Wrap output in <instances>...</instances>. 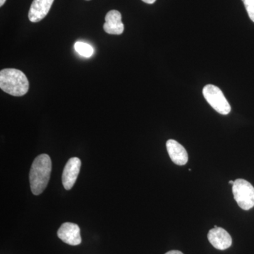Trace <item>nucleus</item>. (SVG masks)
<instances>
[{"label": "nucleus", "mask_w": 254, "mask_h": 254, "mask_svg": "<svg viewBox=\"0 0 254 254\" xmlns=\"http://www.w3.org/2000/svg\"><path fill=\"white\" fill-rule=\"evenodd\" d=\"M52 171L49 155L41 154L35 158L30 171L29 180L32 193L40 195L48 186Z\"/></svg>", "instance_id": "f257e3e1"}, {"label": "nucleus", "mask_w": 254, "mask_h": 254, "mask_svg": "<svg viewBox=\"0 0 254 254\" xmlns=\"http://www.w3.org/2000/svg\"><path fill=\"white\" fill-rule=\"evenodd\" d=\"M0 88L13 96H23L28 93L29 82L26 75L16 68H4L0 71Z\"/></svg>", "instance_id": "f03ea898"}, {"label": "nucleus", "mask_w": 254, "mask_h": 254, "mask_svg": "<svg viewBox=\"0 0 254 254\" xmlns=\"http://www.w3.org/2000/svg\"><path fill=\"white\" fill-rule=\"evenodd\" d=\"M232 193L241 208L249 210L254 206V187L247 180H235L232 185Z\"/></svg>", "instance_id": "7ed1b4c3"}, {"label": "nucleus", "mask_w": 254, "mask_h": 254, "mask_svg": "<svg viewBox=\"0 0 254 254\" xmlns=\"http://www.w3.org/2000/svg\"><path fill=\"white\" fill-rule=\"evenodd\" d=\"M203 95L208 104L218 113L227 115L231 112L230 103L218 87L207 85L203 88Z\"/></svg>", "instance_id": "20e7f679"}, {"label": "nucleus", "mask_w": 254, "mask_h": 254, "mask_svg": "<svg viewBox=\"0 0 254 254\" xmlns=\"http://www.w3.org/2000/svg\"><path fill=\"white\" fill-rule=\"evenodd\" d=\"M58 236L60 240L71 246H77L81 243V230L76 224L65 222L60 227Z\"/></svg>", "instance_id": "39448f33"}, {"label": "nucleus", "mask_w": 254, "mask_h": 254, "mask_svg": "<svg viewBox=\"0 0 254 254\" xmlns=\"http://www.w3.org/2000/svg\"><path fill=\"white\" fill-rule=\"evenodd\" d=\"M81 161L78 158H71L68 160L64 169L63 177V186L65 190L72 189L78 178L81 169Z\"/></svg>", "instance_id": "423d86ee"}, {"label": "nucleus", "mask_w": 254, "mask_h": 254, "mask_svg": "<svg viewBox=\"0 0 254 254\" xmlns=\"http://www.w3.org/2000/svg\"><path fill=\"white\" fill-rule=\"evenodd\" d=\"M208 239L213 247L218 250H226L231 247L232 243L230 234L222 227L211 229L208 232Z\"/></svg>", "instance_id": "0eeeda50"}, {"label": "nucleus", "mask_w": 254, "mask_h": 254, "mask_svg": "<svg viewBox=\"0 0 254 254\" xmlns=\"http://www.w3.org/2000/svg\"><path fill=\"white\" fill-rule=\"evenodd\" d=\"M54 0H33L28 13L31 22L37 23L46 17L49 13Z\"/></svg>", "instance_id": "6e6552de"}, {"label": "nucleus", "mask_w": 254, "mask_h": 254, "mask_svg": "<svg viewBox=\"0 0 254 254\" xmlns=\"http://www.w3.org/2000/svg\"><path fill=\"white\" fill-rule=\"evenodd\" d=\"M103 29L108 34L121 35L125 30L122 22V14L117 10H111L105 16V23Z\"/></svg>", "instance_id": "1a4fd4ad"}, {"label": "nucleus", "mask_w": 254, "mask_h": 254, "mask_svg": "<svg viewBox=\"0 0 254 254\" xmlns=\"http://www.w3.org/2000/svg\"><path fill=\"white\" fill-rule=\"evenodd\" d=\"M167 150L172 161L177 165H185L188 162V153L185 147L175 140L170 139L166 143Z\"/></svg>", "instance_id": "9d476101"}, {"label": "nucleus", "mask_w": 254, "mask_h": 254, "mask_svg": "<svg viewBox=\"0 0 254 254\" xmlns=\"http://www.w3.org/2000/svg\"><path fill=\"white\" fill-rule=\"evenodd\" d=\"M75 50L78 54L85 58H91L94 53V49L91 45L83 42H76L74 46Z\"/></svg>", "instance_id": "9b49d317"}, {"label": "nucleus", "mask_w": 254, "mask_h": 254, "mask_svg": "<svg viewBox=\"0 0 254 254\" xmlns=\"http://www.w3.org/2000/svg\"><path fill=\"white\" fill-rule=\"evenodd\" d=\"M250 19L254 22V0H242Z\"/></svg>", "instance_id": "f8f14e48"}, {"label": "nucleus", "mask_w": 254, "mask_h": 254, "mask_svg": "<svg viewBox=\"0 0 254 254\" xmlns=\"http://www.w3.org/2000/svg\"><path fill=\"white\" fill-rule=\"evenodd\" d=\"M165 254H184L182 252H180V251L173 250L170 251V252H168V253Z\"/></svg>", "instance_id": "ddd939ff"}, {"label": "nucleus", "mask_w": 254, "mask_h": 254, "mask_svg": "<svg viewBox=\"0 0 254 254\" xmlns=\"http://www.w3.org/2000/svg\"><path fill=\"white\" fill-rule=\"evenodd\" d=\"M142 1H143V2L146 3V4H153L156 0H142Z\"/></svg>", "instance_id": "4468645a"}, {"label": "nucleus", "mask_w": 254, "mask_h": 254, "mask_svg": "<svg viewBox=\"0 0 254 254\" xmlns=\"http://www.w3.org/2000/svg\"><path fill=\"white\" fill-rule=\"evenodd\" d=\"M6 2V0H0V6H2Z\"/></svg>", "instance_id": "2eb2a0df"}, {"label": "nucleus", "mask_w": 254, "mask_h": 254, "mask_svg": "<svg viewBox=\"0 0 254 254\" xmlns=\"http://www.w3.org/2000/svg\"><path fill=\"white\" fill-rule=\"evenodd\" d=\"M229 184H230V185H233L234 184H235V181H233V180H230V181L229 182Z\"/></svg>", "instance_id": "dca6fc26"}]
</instances>
